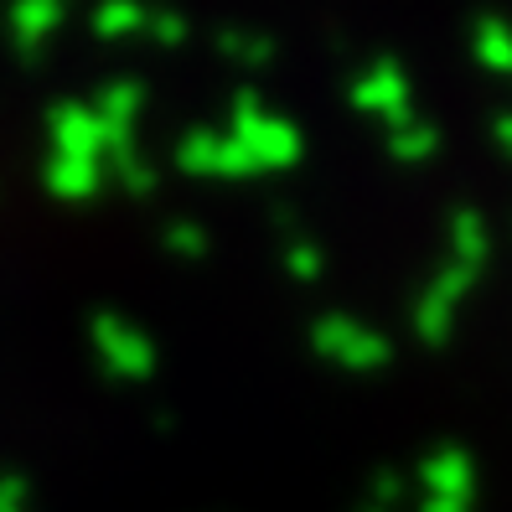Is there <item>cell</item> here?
I'll return each instance as SVG.
<instances>
[{
	"mask_svg": "<svg viewBox=\"0 0 512 512\" xmlns=\"http://www.w3.org/2000/svg\"><path fill=\"white\" fill-rule=\"evenodd\" d=\"M130 21H135V6H130V0H114V6L99 11V26H104V32H119V26H130Z\"/></svg>",
	"mask_w": 512,
	"mask_h": 512,
	"instance_id": "obj_1",
	"label": "cell"
}]
</instances>
